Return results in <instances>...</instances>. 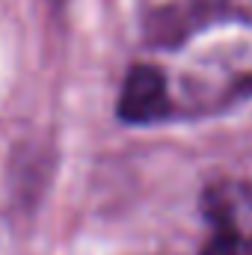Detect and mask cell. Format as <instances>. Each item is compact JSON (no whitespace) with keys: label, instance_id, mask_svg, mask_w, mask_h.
I'll return each instance as SVG.
<instances>
[{"label":"cell","instance_id":"obj_1","mask_svg":"<svg viewBox=\"0 0 252 255\" xmlns=\"http://www.w3.org/2000/svg\"><path fill=\"white\" fill-rule=\"evenodd\" d=\"M252 98V0H154L142 57L119 89V119H202Z\"/></svg>","mask_w":252,"mask_h":255},{"label":"cell","instance_id":"obj_2","mask_svg":"<svg viewBox=\"0 0 252 255\" xmlns=\"http://www.w3.org/2000/svg\"><path fill=\"white\" fill-rule=\"evenodd\" d=\"M208 241L199 255H252V187L217 181L205 190Z\"/></svg>","mask_w":252,"mask_h":255},{"label":"cell","instance_id":"obj_3","mask_svg":"<svg viewBox=\"0 0 252 255\" xmlns=\"http://www.w3.org/2000/svg\"><path fill=\"white\" fill-rule=\"evenodd\" d=\"M48 3H54V6H57V3H63V0H48Z\"/></svg>","mask_w":252,"mask_h":255}]
</instances>
